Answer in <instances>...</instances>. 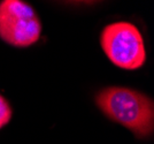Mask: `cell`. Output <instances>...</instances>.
Wrapping results in <instances>:
<instances>
[{"instance_id": "cell-2", "label": "cell", "mask_w": 154, "mask_h": 144, "mask_svg": "<svg viewBox=\"0 0 154 144\" xmlns=\"http://www.w3.org/2000/svg\"><path fill=\"white\" fill-rule=\"evenodd\" d=\"M100 45L107 58L116 67L135 70L144 66L146 50L138 28L125 21L114 22L103 28Z\"/></svg>"}, {"instance_id": "cell-3", "label": "cell", "mask_w": 154, "mask_h": 144, "mask_svg": "<svg viewBox=\"0 0 154 144\" xmlns=\"http://www.w3.org/2000/svg\"><path fill=\"white\" fill-rule=\"evenodd\" d=\"M42 23L30 5L21 0L0 2V38L9 45L28 47L40 37Z\"/></svg>"}, {"instance_id": "cell-4", "label": "cell", "mask_w": 154, "mask_h": 144, "mask_svg": "<svg viewBox=\"0 0 154 144\" xmlns=\"http://www.w3.org/2000/svg\"><path fill=\"white\" fill-rule=\"evenodd\" d=\"M12 119V108L11 105L0 95V129L9 124Z\"/></svg>"}, {"instance_id": "cell-1", "label": "cell", "mask_w": 154, "mask_h": 144, "mask_svg": "<svg viewBox=\"0 0 154 144\" xmlns=\"http://www.w3.org/2000/svg\"><path fill=\"white\" fill-rule=\"evenodd\" d=\"M96 103L110 120L122 124L137 138H147L154 129V104L146 95L123 86H109L97 93Z\"/></svg>"}]
</instances>
